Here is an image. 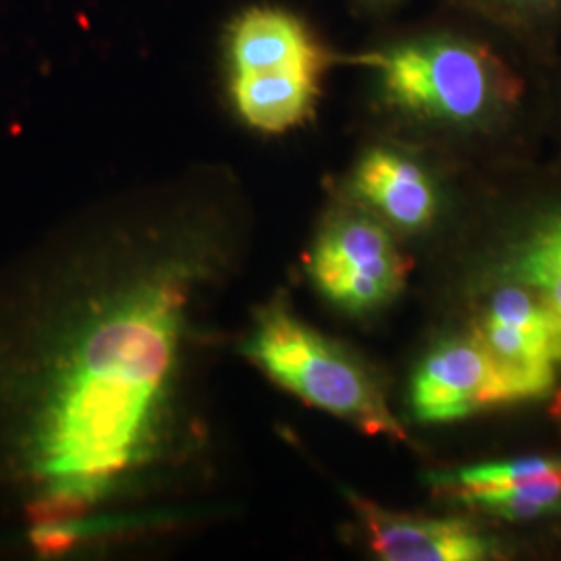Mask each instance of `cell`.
Returning a JSON list of instances; mask_svg holds the SVG:
<instances>
[{"instance_id":"4","label":"cell","mask_w":561,"mask_h":561,"mask_svg":"<svg viewBox=\"0 0 561 561\" xmlns=\"http://www.w3.org/2000/svg\"><path fill=\"white\" fill-rule=\"evenodd\" d=\"M408 271L387 222L350 198L329 213L308 261L317 289L350 314H368L393 300Z\"/></svg>"},{"instance_id":"5","label":"cell","mask_w":561,"mask_h":561,"mask_svg":"<svg viewBox=\"0 0 561 561\" xmlns=\"http://www.w3.org/2000/svg\"><path fill=\"white\" fill-rule=\"evenodd\" d=\"M470 335L497 382L500 403L537 400L556 382V358L541 304L518 280L497 287L479 310Z\"/></svg>"},{"instance_id":"3","label":"cell","mask_w":561,"mask_h":561,"mask_svg":"<svg viewBox=\"0 0 561 561\" xmlns=\"http://www.w3.org/2000/svg\"><path fill=\"white\" fill-rule=\"evenodd\" d=\"M241 352L304 403L362 433L405 439L379 382L354 354L300 321L280 298L259 308Z\"/></svg>"},{"instance_id":"1","label":"cell","mask_w":561,"mask_h":561,"mask_svg":"<svg viewBox=\"0 0 561 561\" xmlns=\"http://www.w3.org/2000/svg\"><path fill=\"white\" fill-rule=\"evenodd\" d=\"M227 187L92 215L2 301L0 491L30 526L113 514L201 449V362L248 241Z\"/></svg>"},{"instance_id":"7","label":"cell","mask_w":561,"mask_h":561,"mask_svg":"<svg viewBox=\"0 0 561 561\" xmlns=\"http://www.w3.org/2000/svg\"><path fill=\"white\" fill-rule=\"evenodd\" d=\"M345 196L401 231L426 229L439 215L443 183L421 150L396 140L366 146L345 178Z\"/></svg>"},{"instance_id":"12","label":"cell","mask_w":561,"mask_h":561,"mask_svg":"<svg viewBox=\"0 0 561 561\" xmlns=\"http://www.w3.org/2000/svg\"><path fill=\"white\" fill-rule=\"evenodd\" d=\"M439 489L505 520H533L561 510V466L514 481L443 484Z\"/></svg>"},{"instance_id":"11","label":"cell","mask_w":561,"mask_h":561,"mask_svg":"<svg viewBox=\"0 0 561 561\" xmlns=\"http://www.w3.org/2000/svg\"><path fill=\"white\" fill-rule=\"evenodd\" d=\"M512 277L541 304L553 358L561 362V202H556L530 229V238L512 261Z\"/></svg>"},{"instance_id":"13","label":"cell","mask_w":561,"mask_h":561,"mask_svg":"<svg viewBox=\"0 0 561 561\" xmlns=\"http://www.w3.org/2000/svg\"><path fill=\"white\" fill-rule=\"evenodd\" d=\"M352 7H356L364 15H375V18H385L400 9L405 0H347Z\"/></svg>"},{"instance_id":"8","label":"cell","mask_w":561,"mask_h":561,"mask_svg":"<svg viewBox=\"0 0 561 561\" xmlns=\"http://www.w3.org/2000/svg\"><path fill=\"white\" fill-rule=\"evenodd\" d=\"M410 401L422 422L458 421L502 405L493 370L472 335L442 341L431 350L414 373Z\"/></svg>"},{"instance_id":"14","label":"cell","mask_w":561,"mask_h":561,"mask_svg":"<svg viewBox=\"0 0 561 561\" xmlns=\"http://www.w3.org/2000/svg\"><path fill=\"white\" fill-rule=\"evenodd\" d=\"M551 416L556 419V421L560 422L561 426V389L556 393V398H553V403H551Z\"/></svg>"},{"instance_id":"6","label":"cell","mask_w":561,"mask_h":561,"mask_svg":"<svg viewBox=\"0 0 561 561\" xmlns=\"http://www.w3.org/2000/svg\"><path fill=\"white\" fill-rule=\"evenodd\" d=\"M227 78L324 81L347 62L312 23L291 9L256 4L229 21L222 38Z\"/></svg>"},{"instance_id":"2","label":"cell","mask_w":561,"mask_h":561,"mask_svg":"<svg viewBox=\"0 0 561 561\" xmlns=\"http://www.w3.org/2000/svg\"><path fill=\"white\" fill-rule=\"evenodd\" d=\"M535 62L549 65L447 9L347 55V65L368 76L373 101L389 119L422 138L461 144L512 129Z\"/></svg>"},{"instance_id":"9","label":"cell","mask_w":561,"mask_h":561,"mask_svg":"<svg viewBox=\"0 0 561 561\" xmlns=\"http://www.w3.org/2000/svg\"><path fill=\"white\" fill-rule=\"evenodd\" d=\"M368 535L370 549L387 561H479L495 556V545L468 522L421 518L382 510L350 495Z\"/></svg>"},{"instance_id":"10","label":"cell","mask_w":561,"mask_h":561,"mask_svg":"<svg viewBox=\"0 0 561 561\" xmlns=\"http://www.w3.org/2000/svg\"><path fill=\"white\" fill-rule=\"evenodd\" d=\"M445 9L477 21L551 62L560 55L561 0H443Z\"/></svg>"}]
</instances>
